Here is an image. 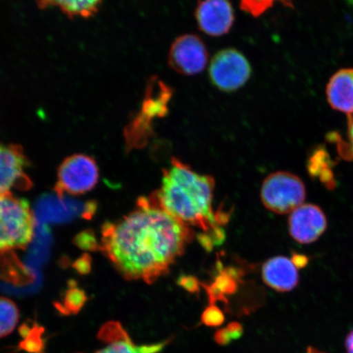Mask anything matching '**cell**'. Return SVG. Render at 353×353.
Instances as JSON below:
<instances>
[{
	"label": "cell",
	"mask_w": 353,
	"mask_h": 353,
	"mask_svg": "<svg viewBox=\"0 0 353 353\" xmlns=\"http://www.w3.org/2000/svg\"><path fill=\"white\" fill-rule=\"evenodd\" d=\"M346 350L347 353H353V330L347 336Z\"/></svg>",
	"instance_id": "f546056e"
},
{
	"label": "cell",
	"mask_w": 353,
	"mask_h": 353,
	"mask_svg": "<svg viewBox=\"0 0 353 353\" xmlns=\"http://www.w3.org/2000/svg\"><path fill=\"white\" fill-rule=\"evenodd\" d=\"M174 90L157 77L151 78L145 90L142 108L125 131L128 148H143L153 134V122L165 118Z\"/></svg>",
	"instance_id": "3957f363"
},
{
	"label": "cell",
	"mask_w": 353,
	"mask_h": 353,
	"mask_svg": "<svg viewBox=\"0 0 353 353\" xmlns=\"http://www.w3.org/2000/svg\"><path fill=\"white\" fill-rule=\"evenodd\" d=\"M215 341L220 344V345L224 346L228 345V344L230 343L232 341L228 330L225 328L219 330L218 332L216 333Z\"/></svg>",
	"instance_id": "83f0119b"
},
{
	"label": "cell",
	"mask_w": 353,
	"mask_h": 353,
	"mask_svg": "<svg viewBox=\"0 0 353 353\" xmlns=\"http://www.w3.org/2000/svg\"><path fill=\"white\" fill-rule=\"evenodd\" d=\"M298 269L292 259L276 256L263 264L262 278L265 284L278 292H289L299 284Z\"/></svg>",
	"instance_id": "7c38bea8"
},
{
	"label": "cell",
	"mask_w": 353,
	"mask_h": 353,
	"mask_svg": "<svg viewBox=\"0 0 353 353\" xmlns=\"http://www.w3.org/2000/svg\"><path fill=\"white\" fill-rule=\"evenodd\" d=\"M19 321V310L11 299L0 296V338L14 330Z\"/></svg>",
	"instance_id": "d6986e66"
},
{
	"label": "cell",
	"mask_w": 353,
	"mask_h": 353,
	"mask_svg": "<svg viewBox=\"0 0 353 353\" xmlns=\"http://www.w3.org/2000/svg\"><path fill=\"white\" fill-rule=\"evenodd\" d=\"M46 330L37 321H33L28 334L21 337L22 341L17 346V351L28 353H46V338L44 337Z\"/></svg>",
	"instance_id": "e0dca14e"
},
{
	"label": "cell",
	"mask_w": 353,
	"mask_h": 353,
	"mask_svg": "<svg viewBox=\"0 0 353 353\" xmlns=\"http://www.w3.org/2000/svg\"><path fill=\"white\" fill-rule=\"evenodd\" d=\"M307 353H323L315 350V348L308 347Z\"/></svg>",
	"instance_id": "4dcf8cb0"
},
{
	"label": "cell",
	"mask_w": 353,
	"mask_h": 353,
	"mask_svg": "<svg viewBox=\"0 0 353 353\" xmlns=\"http://www.w3.org/2000/svg\"><path fill=\"white\" fill-rule=\"evenodd\" d=\"M215 181L213 176L196 173L176 158L163 170L161 188L149 197L154 205L190 228L205 232L199 241L205 249H213L225 236L221 225L226 214L214 213Z\"/></svg>",
	"instance_id": "7a4b0ae2"
},
{
	"label": "cell",
	"mask_w": 353,
	"mask_h": 353,
	"mask_svg": "<svg viewBox=\"0 0 353 353\" xmlns=\"http://www.w3.org/2000/svg\"><path fill=\"white\" fill-rule=\"evenodd\" d=\"M279 1L285 6L291 7L292 0H240V8L243 12L253 17H259L268 12Z\"/></svg>",
	"instance_id": "44dd1931"
},
{
	"label": "cell",
	"mask_w": 353,
	"mask_h": 353,
	"mask_svg": "<svg viewBox=\"0 0 353 353\" xmlns=\"http://www.w3.org/2000/svg\"><path fill=\"white\" fill-rule=\"evenodd\" d=\"M74 267L81 274H86L91 270V259L87 255L83 256L74 264Z\"/></svg>",
	"instance_id": "484cf974"
},
{
	"label": "cell",
	"mask_w": 353,
	"mask_h": 353,
	"mask_svg": "<svg viewBox=\"0 0 353 353\" xmlns=\"http://www.w3.org/2000/svg\"><path fill=\"white\" fill-rule=\"evenodd\" d=\"M130 338L125 327L121 322L117 321H110L101 326L98 333L99 341L105 344H112L113 343L123 341Z\"/></svg>",
	"instance_id": "ffe728a7"
},
{
	"label": "cell",
	"mask_w": 353,
	"mask_h": 353,
	"mask_svg": "<svg viewBox=\"0 0 353 353\" xmlns=\"http://www.w3.org/2000/svg\"><path fill=\"white\" fill-rule=\"evenodd\" d=\"M305 198L306 188L302 179L289 172H275L263 181L261 200L273 213L291 214L303 204Z\"/></svg>",
	"instance_id": "5b68a950"
},
{
	"label": "cell",
	"mask_w": 353,
	"mask_h": 353,
	"mask_svg": "<svg viewBox=\"0 0 353 353\" xmlns=\"http://www.w3.org/2000/svg\"><path fill=\"white\" fill-rule=\"evenodd\" d=\"M30 163L19 145L0 143V196L12 189L29 190L32 180L25 170Z\"/></svg>",
	"instance_id": "9c48e42d"
},
{
	"label": "cell",
	"mask_w": 353,
	"mask_h": 353,
	"mask_svg": "<svg viewBox=\"0 0 353 353\" xmlns=\"http://www.w3.org/2000/svg\"><path fill=\"white\" fill-rule=\"evenodd\" d=\"M348 117L347 123V137L348 143L346 145H339V148L345 147L347 151L342 152L344 154V157H352L353 159V114Z\"/></svg>",
	"instance_id": "d4e9b609"
},
{
	"label": "cell",
	"mask_w": 353,
	"mask_h": 353,
	"mask_svg": "<svg viewBox=\"0 0 353 353\" xmlns=\"http://www.w3.org/2000/svg\"><path fill=\"white\" fill-rule=\"evenodd\" d=\"M74 244L79 248L90 251H96L101 249L97 241L94 233L91 230L83 231L74 238Z\"/></svg>",
	"instance_id": "603a6c76"
},
{
	"label": "cell",
	"mask_w": 353,
	"mask_h": 353,
	"mask_svg": "<svg viewBox=\"0 0 353 353\" xmlns=\"http://www.w3.org/2000/svg\"><path fill=\"white\" fill-rule=\"evenodd\" d=\"M195 17L203 33L219 37L230 32L235 21V12L230 0H200Z\"/></svg>",
	"instance_id": "30bf717a"
},
{
	"label": "cell",
	"mask_w": 353,
	"mask_h": 353,
	"mask_svg": "<svg viewBox=\"0 0 353 353\" xmlns=\"http://www.w3.org/2000/svg\"><path fill=\"white\" fill-rule=\"evenodd\" d=\"M194 235L192 228L140 197L131 213L103 224L100 250L125 279L151 285L169 272Z\"/></svg>",
	"instance_id": "6da1fadb"
},
{
	"label": "cell",
	"mask_w": 353,
	"mask_h": 353,
	"mask_svg": "<svg viewBox=\"0 0 353 353\" xmlns=\"http://www.w3.org/2000/svg\"><path fill=\"white\" fill-rule=\"evenodd\" d=\"M226 329L228 331L229 334L232 338V341H236V339L241 337L243 334V328L242 325L238 322H232L231 324H229Z\"/></svg>",
	"instance_id": "4316f807"
},
{
	"label": "cell",
	"mask_w": 353,
	"mask_h": 353,
	"mask_svg": "<svg viewBox=\"0 0 353 353\" xmlns=\"http://www.w3.org/2000/svg\"><path fill=\"white\" fill-rule=\"evenodd\" d=\"M169 342L167 341L145 345H136L131 338H129L109 344L107 347L94 353H159L164 350Z\"/></svg>",
	"instance_id": "ac0fdd59"
},
{
	"label": "cell",
	"mask_w": 353,
	"mask_h": 353,
	"mask_svg": "<svg viewBox=\"0 0 353 353\" xmlns=\"http://www.w3.org/2000/svg\"><path fill=\"white\" fill-rule=\"evenodd\" d=\"M225 320L224 314L222 310L218 307L210 304L207 307L201 316L202 323L210 327H218L222 325Z\"/></svg>",
	"instance_id": "7402d4cb"
},
{
	"label": "cell",
	"mask_w": 353,
	"mask_h": 353,
	"mask_svg": "<svg viewBox=\"0 0 353 353\" xmlns=\"http://www.w3.org/2000/svg\"><path fill=\"white\" fill-rule=\"evenodd\" d=\"M178 283L190 293H196L199 290H200V287H199L200 282H199L196 278L194 276H181L178 281Z\"/></svg>",
	"instance_id": "cb8c5ba5"
},
{
	"label": "cell",
	"mask_w": 353,
	"mask_h": 353,
	"mask_svg": "<svg viewBox=\"0 0 353 353\" xmlns=\"http://www.w3.org/2000/svg\"><path fill=\"white\" fill-rule=\"evenodd\" d=\"M345 1L348 3V4H350L351 6L353 7V0H345Z\"/></svg>",
	"instance_id": "1f68e13d"
},
{
	"label": "cell",
	"mask_w": 353,
	"mask_h": 353,
	"mask_svg": "<svg viewBox=\"0 0 353 353\" xmlns=\"http://www.w3.org/2000/svg\"><path fill=\"white\" fill-rule=\"evenodd\" d=\"M326 96L330 107L346 113L353 114V69L338 70L330 79L326 87Z\"/></svg>",
	"instance_id": "4fadbf2b"
},
{
	"label": "cell",
	"mask_w": 353,
	"mask_h": 353,
	"mask_svg": "<svg viewBox=\"0 0 353 353\" xmlns=\"http://www.w3.org/2000/svg\"><path fill=\"white\" fill-rule=\"evenodd\" d=\"M252 74L247 57L236 48L220 50L211 59L209 77L212 85L224 92L239 90L245 85Z\"/></svg>",
	"instance_id": "8992f818"
},
{
	"label": "cell",
	"mask_w": 353,
	"mask_h": 353,
	"mask_svg": "<svg viewBox=\"0 0 353 353\" xmlns=\"http://www.w3.org/2000/svg\"><path fill=\"white\" fill-rule=\"evenodd\" d=\"M288 223L290 235L302 245L316 241L327 228V219L323 210L313 204L300 205L290 214Z\"/></svg>",
	"instance_id": "8fae6325"
},
{
	"label": "cell",
	"mask_w": 353,
	"mask_h": 353,
	"mask_svg": "<svg viewBox=\"0 0 353 353\" xmlns=\"http://www.w3.org/2000/svg\"><path fill=\"white\" fill-rule=\"evenodd\" d=\"M168 63L176 73L186 77L196 76L208 65V48L197 34L180 35L171 44Z\"/></svg>",
	"instance_id": "ba28073f"
},
{
	"label": "cell",
	"mask_w": 353,
	"mask_h": 353,
	"mask_svg": "<svg viewBox=\"0 0 353 353\" xmlns=\"http://www.w3.org/2000/svg\"><path fill=\"white\" fill-rule=\"evenodd\" d=\"M292 261L298 268H303L307 266L308 259L306 256L302 254H294L292 259Z\"/></svg>",
	"instance_id": "f1b7e54d"
},
{
	"label": "cell",
	"mask_w": 353,
	"mask_h": 353,
	"mask_svg": "<svg viewBox=\"0 0 353 353\" xmlns=\"http://www.w3.org/2000/svg\"><path fill=\"white\" fill-rule=\"evenodd\" d=\"M231 272H223L219 276L216 277L214 283L210 285H203L205 287L207 294L209 295L210 304L214 302L223 301L225 296L228 294H232L236 290V276H234Z\"/></svg>",
	"instance_id": "2e32d148"
},
{
	"label": "cell",
	"mask_w": 353,
	"mask_h": 353,
	"mask_svg": "<svg viewBox=\"0 0 353 353\" xmlns=\"http://www.w3.org/2000/svg\"><path fill=\"white\" fill-rule=\"evenodd\" d=\"M99 179V167L94 158L87 154H73L65 159L57 171L55 191L61 197L65 193L81 195L94 188Z\"/></svg>",
	"instance_id": "52a82bcc"
},
{
	"label": "cell",
	"mask_w": 353,
	"mask_h": 353,
	"mask_svg": "<svg viewBox=\"0 0 353 353\" xmlns=\"http://www.w3.org/2000/svg\"><path fill=\"white\" fill-rule=\"evenodd\" d=\"M34 224L28 201L12 193L0 196V254L25 249L32 241Z\"/></svg>",
	"instance_id": "277c9868"
},
{
	"label": "cell",
	"mask_w": 353,
	"mask_h": 353,
	"mask_svg": "<svg viewBox=\"0 0 353 353\" xmlns=\"http://www.w3.org/2000/svg\"><path fill=\"white\" fill-rule=\"evenodd\" d=\"M88 301L85 291L79 288L77 282L70 281L59 301L54 303V307L60 315H77L85 307Z\"/></svg>",
	"instance_id": "9a60e30c"
},
{
	"label": "cell",
	"mask_w": 353,
	"mask_h": 353,
	"mask_svg": "<svg viewBox=\"0 0 353 353\" xmlns=\"http://www.w3.org/2000/svg\"><path fill=\"white\" fill-rule=\"evenodd\" d=\"M41 10L50 7L59 8L70 17H90L99 12L101 0H37Z\"/></svg>",
	"instance_id": "5bb4252c"
}]
</instances>
